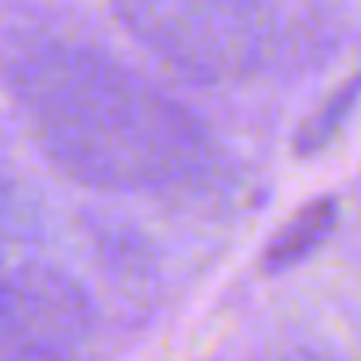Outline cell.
I'll use <instances>...</instances> for the list:
<instances>
[{"label": "cell", "mask_w": 361, "mask_h": 361, "mask_svg": "<svg viewBox=\"0 0 361 361\" xmlns=\"http://www.w3.org/2000/svg\"><path fill=\"white\" fill-rule=\"evenodd\" d=\"M8 86L43 156L82 187L195 190L226 167L187 105L102 51L35 39L8 59Z\"/></svg>", "instance_id": "obj_1"}, {"label": "cell", "mask_w": 361, "mask_h": 361, "mask_svg": "<svg viewBox=\"0 0 361 361\" xmlns=\"http://www.w3.org/2000/svg\"><path fill=\"white\" fill-rule=\"evenodd\" d=\"M121 24L183 78L226 86L272 74L291 55L268 0H113Z\"/></svg>", "instance_id": "obj_2"}, {"label": "cell", "mask_w": 361, "mask_h": 361, "mask_svg": "<svg viewBox=\"0 0 361 361\" xmlns=\"http://www.w3.org/2000/svg\"><path fill=\"white\" fill-rule=\"evenodd\" d=\"M97 307L39 252L0 260V361H94Z\"/></svg>", "instance_id": "obj_3"}, {"label": "cell", "mask_w": 361, "mask_h": 361, "mask_svg": "<svg viewBox=\"0 0 361 361\" xmlns=\"http://www.w3.org/2000/svg\"><path fill=\"white\" fill-rule=\"evenodd\" d=\"M338 229V202L334 198H314V202L299 206L280 229L276 237L264 245L260 252V268L264 272H288V268H299L303 260H311L322 245L334 237Z\"/></svg>", "instance_id": "obj_4"}, {"label": "cell", "mask_w": 361, "mask_h": 361, "mask_svg": "<svg viewBox=\"0 0 361 361\" xmlns=\"http://www.w3.org/2000/svg\"><path fill=\"white\" fill-rule=\"evenodd\" d=\"M357 105H361V71H353L350 78H342L311 113H307V121L295 133V156H303V159L322 156V152L345 133V125L353 121Z\"/></svg>", "instance_id": "obj_5"}, {"label": "cell", "mask_w": 361, "mask_h": 361, "mask_svg": "<svg viewBox=\"0 0 361 361\" xmlns=\"http://www.w3.org/2000/svg\"><path fill=\"white\" fill-rule=\"evenodd\" d=\"M35 237H39L35 206L24 198V190L0 175V260L16 257V252H32Z\"/></svg>", "instance_id": "obj_6"}, {"label": "cell", "mask_w": 361, "mask_h": 361, "mask_svg": "<svg viewBox=\"0 0 361 361\" xmlns=\"http://www.w3.org/2000/svg\"><path fill=\"white\" fill-rule=\"evenodd\" d=\"M288 361H338V357H330V353H322V350H295Z\"/></svg>", "instance_id": "obj_7"}]
</instances>
